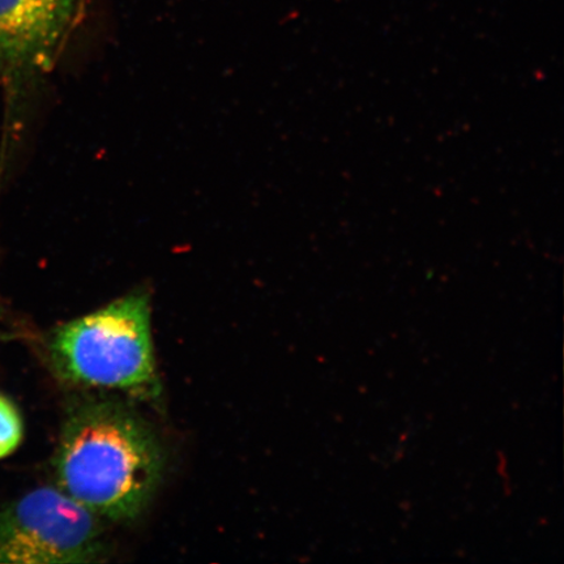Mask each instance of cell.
Wrapping results in <instances>:
<instances>
[{"label": "cell", "mask_w": 564, "mask_h": 564, "mask_svg": "<svg viewBox=\"0 0 564 564\" xmlns=\"http://www.w3.org/2000/svg\"><path fill=\"white\" fill-rule=\"evenodd\" d=\"M54 468L58 488L77 503L102 520L130 521L152 502L165 455L133 409L88 397L68 406Z\"/></svg>", "instance_id": "6da1fadb"}, {"label": "cell", "mask_w": 564, "mask_h": 564, "mask_svg": "<svg viewBox=\"0 0 564 564\" xmlns=\"http://www.w3.org/2000/svg\"><path fill=\"white\" fill-rule=\"evenodd\" d=\"M48 350L63 382L143 399L158 398L161 391L147 293H131L63 324L55 329Z\"/></svg>", "instance_id": "7a4b0ae2"}, {"label": "cell", "mask_w": 564, "mask_h": 564, "mask_svg": "<svg viewBox=\"0 0 564 564\" xmlns=\"http://www.w3.org/2000/svg\"><path fill=\"white\" fill-rule=\"evenodd\" d=\"M102 519L59 488H40L0 509V563L104 562Z\"/></svg>", "instance_id": "3957f363"}, {"label": "cell", "mask_w": 564, "mask_h": 564, "mask_svg": "<svg viewBox=\"0 0 564 564\" xmlns=\"http://www.w3.org/2000/svg\"><path fill=\"white\" fill-rule=\"evenodd\" d=\"M90 0H0V70L12 88L45 75Z\"/></svg>", "instance_id": "277c9868"}, {"label": "cell", "mask_w": 564, "mask_h": 564, "mask_svg": "<svg viewBox=\"0 0 564 564\" xmlns=\"http://www.w3.org/2000/svg\"><path fill=\"white\" fill-rule=\"evenodd\" d=\"M23 430V420L17 405L0 393V460L20 446Z\"/></svg>", "instance_id": "5b68a950"}]
</instances>
